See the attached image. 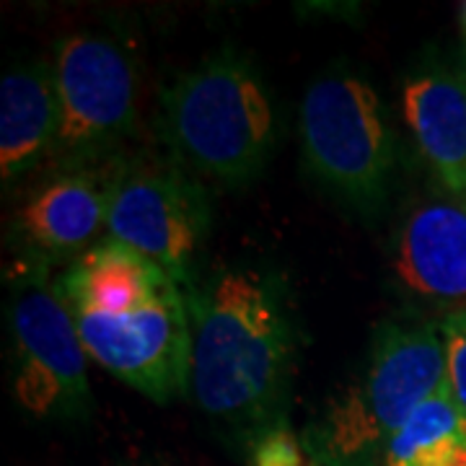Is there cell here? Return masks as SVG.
<instances>
[{"label": "cell", "mask_w": 466, "mask_h": 466, "mask_svg": "<svg viewBox=\"0 0 466 466\" xmlns=\"http://www.w3.org/2000/svg\"><path fill=\"white\" fill-rule=\"evenodd\" d=\"M8 321L14 334L11 389L36 420H78L91 412L88 352L57 280L42 262L14 278Z\"/></svg>", "instance_id": "obj_5"}, {"label": "cell", "mask_w": 466, "mask_h": 466, "mask_svg": "<svg viewBox=\"0 0 466 466\" xmlns=\"http://www.w3.org/2000/svg\"><path fill=\"white\" fill-rule=\"evenodd\" d=\"M443 386L441 327L383 321L360 379L329 404L303 441L314 459L373 466L389 438Z\"/></svg>", "instance_id": "obj_3"}, {"label": "cell", "mask_w": 466, "mask_h": 466, "mask_svg": "<svg viewBox=\"0 0 466 466\" xmlns=\"http://www.w3.org/2000/svg\"><path fill=\"white\" fill-rule=\"evenodd\" d=\"M244 453L249 466H314L311 451L303 438L293 433L288 417L249 435L244 441Z\"/></svg>", "instance_id": "obj_15"}, {"label": "cell", "mask_w": 466, "mask_h": 466, "mask_svg": "<svg viewBox=\"0 0 466 466\" xmlns=\"http://www.w3.org/2000/svg\"><path fill=\"white\" fill-rule=\"evenodd\" d=\"M60 101V167L116 156L133 130L140 99V66L130 42L115 34L78 32L60 39L55 52Z\"/></svg>", "instance_id": "obj_6"}, {"label": "cell", "mask_w": 466, "mask_h": 466, "mask_svg": "<svg viewBox=\"0 0 466 466\" xmlns=\"http://www.w3.org/2000/svg\"><path fill=\"white\" fill-rule=\"evenodd\" d=\"M189 394L241 441L288 417L299 324L283 278L231 267L187 293Z\"/></svg>", "instance_id": "obj_1"}, {"label": "cell", "mask_w": 466, "mask_h": 466, "mask_svg": "<svg viewBox=\"0 0 466 466\" xmlns=\"http://www.w3.org/2000/svg\"><path fill=\"white\" fill-rule=\"evenodd\" d=\"M122 168V156L73 164L29 192L16 210L14 231L32 259L42 262L91 249L94 238L106 233Z\"/></svg>", "instance_id": "obj_9"}, {"label": "cell", "mask_w": 466, "mask_h": 466, "mask_svg": "<svg viewBox=\"0 0 466 466\" xmlns=\"http://www.w3.org/2000/svg\"><path fill=\"white\" fill-rule=\"evenodd\" d=\"M161 127L177 164L220 187L251 182L275 148V109L244 52L223 47L161 91Z\"/></svg>", "instance_id": "obj_2"}, {"label": "cell", "mask_w": 466, "mask_h": 466, "mask_svg": "<svg viewBox=\"0 0 466 466\" xmlns=\"http://www.w3.org/2000/svg\"><path fill=\"white\" fill-rule=\"evenodd\" d=\"M88 358L143 397L167 404L189 391L192 324L179 285L127 311H73Z\"/></svg>", "instance_id": "obj_8"}, {"label": "cell", "mask_w": 466, "mask_h": 466, "mask_svg": "<svg viewBox=\"0 0 466 466\" xmlns=\"http://www.w3.org/2000/svg\"><path fill=\"white\" fill-rule=\"evenodd\" d=\"M394 272L420 299L466 309V200L417 205L397 238Z\"/></svg>", "instance_id": "obj_10"}, {"label": "cell", "mask_w": 466, "mask_h": 466, "mask_svg": "<svg viewBox=\"0 0 466 466\" xmlns=\"http://www.w3.org/2000/svg\"><path fill=\"white\" fill-rule=\"evenodd\" d=\"M314 466H368V464H342V461H332V459H314Z\"/></svg>", "instance_id": "obj_17"}, {"label": "cell", "mask_w": 466, "mask_h": 466, "mask_svg": "<svg viewBox=\"0 0 466 466\" xmlns=\"http://www.w3.org/2000/svg\"><path fill=\"white\" fill-rule=\"evenodd\" d=\"M210 226V202L198 177L179 164L125 161L106 238L127 244L167 269L184 296L195 290V262Z\"/></svg>", "instance_id": "obj_7"}, {"label": "cell", "mask_w": 466, "mask_h": 466, "mask_svg": "<svg viewBox=\"0 0 466 466\" xmlns=\"http://www.w3.org/2000/svg\"><path fill=\"white\" fill-rule=\"evenodd\" d=\"M438 327L446 352V386L453 404L466 417V309H451Z\"/></svg>", "instance_id": "obj_16"}, {"label": "cell", "mask_w": 466, "mask_h": 466, "mask_svg": "<svg viewBox=\"0 0 466 466\" xmlns=\"http://www.w3.org/2000/svg\"><path fill=\"white\" fill-rule=\"evenodd\" d=\"M60 135V101L55 66L34 60L11 67L0 84V174L3 184L21 179L55 156Z\"/></svg>", "instance_id": "obj_11"}, {"label": "cell", "mask_w": 466, "mask_h": 466, "mask_svg": "<svg viewBox=\"0 0 466 466\" xmlns=\"http://www.w3.org/2000/svg\"><path fill=\"white\" fill-rule=\"evenodd\" d=\"M299 133L303 161L319 182L360 213L381 208L397 140L366 76L342 63L319 73L300 101Z\"/></svg>", "instance_id": "obj_4"}, {"label": "cell", "mask_w": 466, "mask_h": 466, "mask_svg": "<svg viewBox=\"0 0 466 466\" xmlns=\"http://www.w3.org/2000/svg\"><path fill=\"white\" fill-rule=\"evenodd\" d=\"M417 148L453 195L466 192V81L443 67H422L401 88Z\"/></svg>", "instance_id": "obj_12"}, {"label": "cell", "mask_w": 466, "mask_h": 466, "mask_svg": "<svg viewBox=\"0 0 466 466\" xmlns=\"http://www.w3.org/2000/svg\"><path fill=\"white\" fill-rule=\"evenodd\" d=\"M177 285L140 251L106 238L73 259L57 278L70 311H127Z\"/></svg>", "instance_id": "obj_13"}, {"label": "cell", "mask_w": 466, "mask_h": 466, "mask_svg": "<svg viewBox=\"0 0 466 466\" xmlns=\"http://www.w3.org/2000/svg\"><path fill=\"white\" fill-rule=\"evenodd\" d=\"M461 21H464V32H466V3L461 5Z\"/></svg>", "instance_id": "obj_18"}, {"label": "cell", "mask_w": 466, "mask_h": 466, "mask_svg": "<svg viewBox=\"0 0 466 466\" xmlns=\"http://www.w3.org/2000/svg\"><path fill=\"white\" fill-rule=\"evenodd\" d=\"M461 449H466V417L443 386L389 438L381 456L386 466H443Z\"/></svg>", "instance_id": "obj_14"}]
</instances>
